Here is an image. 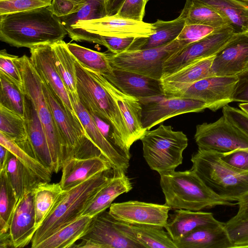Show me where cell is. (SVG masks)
I'll use <instances>...</instances> for the list:
<instances>
[{"instance_id":"obj_1","label":"cell","mask_w":248,"mask_h":248,"mask_svg":"<svg viewBox=\"0 0 248 248\" xmlns=\"http://www.w3.org/2000/svg\"><path fill=\"white\" fill-rule=\"evenodd\" d=\"M67 34L60 18L47 7L0 16V40L12 46L31 48L63 40Z\"/></svg>"},{"instance_id":"obj_2","label":"cell","mask_w":248,"mask_h":248,"mask_svg":"<svg viewBox=\"0 0 248 248\" xmlns=\"http://www.w3.org/2000/svg\"><path fill=\"white\" fill-rule=\"evenodd\" d=\"M116 173L112 169L100 172L69 190H64L49 215L36 231L31 248L80 217L89 202Z\"/></svg>"},{"instance_id":"obj_3","label":"cell","mask_w":248,"mask_h":248,"mask_svg":"<svg viewBox=\"0 0 248 248\" xmlns=\"http://www.w3.org/2000/svg\"><path fill=\"white\" fill-rule=\"evenodd\" d=\"M160 175L165 203L171 209L198 211L218 205L236 204L212 191L192 169L174 170Z\"/></svg>"},{"instance_id":"obj_4","label":"cell","mask_w":248,"mask_h":248,"mask_svg":"<svg viewBox=\"0 0 248 248\" xmlns=\"http://www.w3.org/2000/svg\"><path fill=\"white\" fill-rule=\"evenodd\" d=\"M193 170L205 185L220 197L238 202L248 192V172L232 168L220 158V153L198 148L191 158Z\"/></svg>"},{"instance_id":"obj_5","label":"cell","mask_w":248,"mask_h":248,"mask_svg":"<svg viewBox=\"0 0 248 248\" xmlns=\"http://www.w3.org/2000/svg\"><path fill=\"white\" fill-rule=\"evenodd\" d=\"M75 67L77 91L80 102L91 115H96L108 123L125 149L130 152L127 128L116 102L89 69L77 61Z\"/></svg>"},{"instance_id":"obj_6","label":"cell","mask_w":248,"mask_h":248,"mask_svg":"<svg viewBox=\"0 0 248 248\" xmlns=\"http://www.w3.org/2000/svg\"><path fill=\"white\" fill-rule=\"evenodd\" d=\"M22 79L24 93L32 101L45 132L53 165V172L62 169L64 149L49 105L43 92L42 80L30 57L24 55L17 60Z\"/></svg>"},{"instance_id":"obj_7","label":"cell","mask_w":248,"mask_h":248,"mask_svg":"<svg viewBox=\"0 0 248 248\" xmlns=\"http://www.w3.org/2000/svg\"><path fill=\"white\" fill-rule=\"evenodd\" d=\"M140 140L143 155L151 170L160 175L174 171L183 162V153L188 145L186 135L174 131L170 125L161 124L146 130Z\"/></svg>"},{"instance_id":"obj_8","label":"cell","mask_w":248,"mask_h":248,"mask_svg":"<svg viewBox=\"0 0 248 248\" xmlns=\"http://www.w3.org/2000/svg\"><path fill=\"white\" fill-rule=\"evenodd\" d=\"M238 81L237 76H213L190 84H162L165 96L199 100L216 111L233 102Z\"/></svg>"},{"instance_id":"obj_9","label":"cell","mask_w":248,"mask_h":248,"mask_svg":"<svg viewBox=\"0 0 248 248\" xmlns=\"http://www.w3.org/2000/svg\"><path fill=\"white\" fill-rule=\"evenodd\" d=\"M189 44L186 40L176 39L157 47L127 51L119 54L108 53V59L113 68L161 79L164 62Z\"/></svg>"},{"instance_id":"obj_10","label":"cell","mask_w":248,"mask_h":248,"mask_svg":"<svg viewBox=\"0 0 248 248\" xmlns=\"http://www.w3.org/2000/svg\"><path fill=\"white\" fill-rule=\"evenodd\" d=\"M69 36L81 33L119 38L148 37L155 32L152 23L122 17L116 14L80 20L66 30Z\"/></svg>"},{"instance_id":"obj_11","label":"cell","mask_w":248,"mask_h":248,"mask_svg":"<svg viewBox=\"0 0 248 248\" xmlns=\"http://www.w3.org/2000/svg\"><path fill=\"white\" fill-rule=\"evenodd\" d=\"M235 33L230 26H227L216 29L206 36L188 45L164 62L161 79L193 62L215 56Z\"/></svg>"},{"instance_id":"obj_12","label":"cell","mask_w":248,"mask_h":248,"mask_svg":"<svg viewBox=\"0 0 248 248\" xmlns=\"http://www.w3.org/2000/svg\"><path fill=\"white\" fill-rule=\"evenodd\" d=\"M194 139L198 148L221 153L248 148V136L223 115L213 123L198 124Z\"/></svg>"},{"instance_id":"obj_13","label":"cell","mask_w":248,"mask_h":248,"mask_svg":"<svg viewBox=\"0 0 248 248\" xmlns=\"http://www.w3.org/2000/svg\"><path fill=\"white\" fill-rule=\"evenodd\" d=\"M141 122L146 130L174 116L190 112L203 111L206 105L200 101L161 96L140 99Z\"/></svg>"},{"instance_id":"obj_14","label":"cell","mask_w":248,"mask_h":248,"mask_svg":"<svg viewBox=\"0 0 248 248\" xmlns=\"http://www.w3.org/2000/svg\"><path fill=\"white\" fill-rule=\"evenodd\" d=\"M116 219L106 210L92 217L79 240L72 248H139L141 247L125 236L115 225Z\"/></svg>"},{"instance_id":"obj_15","label":"cell","mask_w":248,"mask_h":248,"mask_svg":"<svg viewBox=\"0 0 248 248\" xmlns=\"http://www.w3.org/2000/svg\"><path fill=\"white\" fill-rule=\"evenodd\" d=\"M76 113L80 120L86 136L100 150L116 173H126L131 156L110 142L102 133L93 116L80 102L78 94L68 92Z\"/></svg>"},{"instance_id":"obj_16","label":"cell","mask_w":248,"mask_h":248,"mask_svg":"<svg viewBox=\"0 0 248 248\" xmlns=\"http://www.w3.org/2000/svg\"><path fill=\"white\" fill-rule=\"evenodd\" d=\"M170 208L137 201L112 203L109 213L116 220L133 225H145L165 228Z\"/></svg>"},{"instance_id":"obj_17","label":"cell","mask_w":248,"mask_h":248,"mask_svg":"<svg viewBox=\"0 0 248 248\" xmlns=\"http://www.w3.org/2000/svg\"><path fill=\"white\" fill-rule=\"evenodd\" d=\"M90 70L119 106L125 121L128 134L129 145L131 147L134 142L140 139L146 131L142 124V105L140 99L123 93L103 76Z\"/></svg>"},{"instance_id":"obj_18","label":"cell","mask_w":248,"mask_h":248,"mask_svg":"<svg viewBox=\"0 0 248 248\" xmlns=\"http://www.w3.org/2000/svg\"><path fill=\"white\" fill-rule=\"evenodd\" d=\"M248 63V32L236 33L215 56L211 66L214 76H237Z\"/></svg>"},{"instance_id":"obj_19","label":"cell","mask_w":248,"mask_h":248,"mask_svg":"<svg viewBox=\"0 0 248 248\" xmlns=\"http://www.w3.org/2000/svg\"><path fill=\"white\" fill-rule=\"evenodd\" d=\"M52 43L41 44L30 48V60L41 79L53 90L69 110L76 114L56 69Z\"/></svg>"},{"instance_id":"obj_20","label":"cell","mask_w":248,"mask_h":248,"mask_svg":"<svg viewBox=\"0 0 248 248\" xmlns=\"http://www.w3.org/2000/svg\"><path fill=\"white\" fill-rule=\"evenodd\" d=\"M104 77L123 93L139 99L165 95L161 79L116 68Z\"/></svg>"},{"instance_id":"obj_21","label":"cell","mask_w":248,"mask_h":248,"mask_svg":"<svg viewBox=\"0 0 248 248\" xmlns=\"http://www.w3.org/2000/svg\"><path fill=\"white\" fill-rule=\"evenodd\" d=\"M37 230L31 191L19 198L13 212L9 230L13 248L28 245Z\"/></svg>"},{"instance_id":"obj_22","label":"cell","mask_w":248,"mask_h":248,"mask_svg":"<svg viewBox=\"0 0 248 248\" xmlns=\"http://www.w3.org/2000/svg\"><path fill=\"white\" fill-rule=\"evenodd\" d=\"M111 169L109 162L102 156L71 158L63 162L62 175L59 183L63 190H67Z\"/></svg>"},{"instance_id":"obj_23","label":"cell","mask_w":248,"mask_h":248,"mask_svg":"<svg viewBox=\"0 0 248 248\" xmlns=\"http://www.w3.org/2000/svg\"><path fill=\"white\" fill-rule=\"evenodd\" d=\"M224 224L217 220L211 212L176 209L172 214H169L164 228L174 242L198 228Z\"/></svg>"},{"instance_id":"obj_24","label":"cell","mask_w":248,"mask_h":248,"mask_svg":"<svg viewBox=\"0 0 248 248\" xmlns=\"http://www.w3.org/2000/svg\"><path fill=\"white\" fill-rule=\"evenodd\" d=\"M25 95L24 119L34 155L53 172V162L42 124L32 101Z\"/></svg>"},{"instance_id":"obj_25","label":"cell","mask_w":248,"mask_h":248,"mask_svg":"<svg viewBox=\"0 0 248 248\" xmlns=\"http://www.w3.org/2000/svg\"><path fill=\"white\" fill-rule=\"evenodd\" d=\"M115 225L127 238L141 248H177L163 227L133 225L116 220Z\"/></svg>"},{"instance_id":"obj_26","label":"cell","mask_w":248,"mask_h":248,"mask_svg":"<svg viewBox=\"0 0 248 248\" xmlns=\"http://www.w3.org/2000/svg\"><path fill=\"white\" fill-rule=\"evenodd\" d=\"M174 243L177 248H233L224 224L198 228Z\"/></svg>"},{"instance_id":"obj_27","label":"cell","mask_w":248,"mask_h":248,"mask_svg":"<svg viewBox=\"0 0 248 248\" xmlns=\"http://www.w3.org/2000/svg\"><path fill=\"white\" fill-rule=\"evenodd\" d=\"M132 189V183L125 173H115L89 202L81 216L93 217L109 207L119 195Z\"/></svg>"},{"instance_id":"obj_28","label":"cell","mask_w":248,"mask_h":248,"mask_svg":"<svg viewBox=\"0 0 248 248\" xmlns=\"http://www.w3.org/2000/svg\"><path fill=\"white\" fill-rule=\"evenodd\" d=\"M219 14L235 33L246 32L248 29V10L239 0H198Z\"/></svg>"},{"instance_id":"obj_29","label":"cell","mask_w":248,"mask_h":248,"mask_svg":"<svg viewBox=\"0 0 248 248\" xmlns=\"http://www.w3.org/2000/svg\"><path fill=\"white\" fill-rule=\"evenodd\" d=\"M92 217L81 216L41 242L36 248H69L79 240L88 229Z\"/></svg>"},{"instance_id":"obj_30","label":"cell","mask_w":248,"mask_h":248,"mask_svg":"<svg viewBox=\"0 0 248 248\" xmlns=\"http://www.w3.org/2000/svg\"><path fill=\"white\" fill-rule=\"evenodd\" d=\"M152 24L155 28V33L148 37L139 38L137 50L157 47L172 42L177 38L186 25V21L180 15L170 21L157 19Z\"/></svg>"},{"instance_id":"obj_31","label":"cell","mask_w":248,"mask_h":248,"mask_svg":"<svg viewBox=\"0 0 248 248\" xmlns=\"http://www.w3.org/2000/svg\"><path fill=\"white\" fill-rule=\"evenodd\" d=\"M64 190L59 183L41 182L32 191L38 229L49 215Z\"/></svg>"},{"instance_id":"obj_32","label":"cell","mask_w":248,"mask_h":248,"mask_svg":"<svg viewBox=\"0 0 248 248\" xmlns=\"http://www.w3.org/2000/svg\"><path fill=\"white\" fill-rule=\"evenodd\" d=\"M0 132L13 139L21 148L34 156L24 117L0 105Z\"/></svg>"},{"instance_id":"obj_33","label":"cell","mask_w":248,"mask_h":248,"mask_svg":"<svg viewBox=\"0 0 248 248\" xmlns=\"http://www.w3.org/2000/svg\"><path fill=\"white\" fill-rule=\"evenodd\" d=\"M180 15L185 19L186 25H202L216 29L230 26L214 10L198 0H186Z\"/></svg>"},{"instance_id":"obj_34","label":"cell","mask_w":248,"mask_h":248,"mask_svg":"<svg viewBox=\"0 0 248 248\" xmlns=\"http://www.w3.org/2000/svg\"><path fill=\"white\" fill-rule=\"evenodd\" d=\"M52 46L56 69L67 92L77 94L76 58L63 40L53 42Z\"/></svg>"},{"instance_id":"obj_35","label":"cell","mask_w":248,"mask_h":248,"mask_svg":"<svg viewBox=\"0 0 248 248\" xmlns=\"http://www.w3.org/2000/svg\"><path fill=\"white\" fill-rule=\"evenodd\" d=\"M13 187L18 198L31 192L43 181L12 153L6 167Z\"/></svg>"},{"instance_id":"obj_36","label":"cell","mask_w":248,"mask_h":248,"mask_svg":"<svg viewBox=\"0 0 248 248\" xmlns=\"http://www.w3.org/2000/svg\"><path fill=\"white\" fill-rule=\"evenodd\" d=\"M215 56L193 62L161 80L166 84H186L213 76L211 66Z\"/></svg>"},{"instance_id":"obj_37","label":"cell","mask_w":248,"mask_h":248,"mask_svg":"<svg viewBox=\"0 0 248 248\" xmlns=\"http://www.w3.org/2000/svg\"><path fill=\"white\" fill-rule=\"evenodd\" d=\"M67 47L76 60L83 67L104 77L112 73L108 53L96 51L76 43H67Z\"/></svg>"},{"instance_id":"obj_38","label":"cell","mask_w":248,"mask_h":248,"mask_svg":"<svg viewBox=\"0 0 248 248\" xmlns=\"http://www.w3.org/2000/svg\"><path fill=\"white\" fill-rule=\"evenodd\" d=\"M0 234H2L9 232L12 216L19 199L13 187L6 167L0 170Z\"/></svg>"},{"instance_id":"obj_39","label":"cell","mask_w":248,"mask_h":248,"mask_svg":"<svg viewBox=\"0 0 248 248\" xmlns=\"http://www.w3.org/2000/svg\"><path fill=\"white\" fill-rule=\"evenodd\" d=\"M0 145L7 148L26 167L44 182H49L52 172L38 159L21 148L13 139L0 132Z\"/></svg>"},{"instance_id":"obj_40","label":"cell","mask_w":248,"mask_h":248,"mask_svg":"<svg viewBox=\"0 0 248 248\" xmlns=\"http://www.w3.org/2000/svg\"><path fill=\"white\" fill-rule=\"evenodd\" d=\"M73 40L95 43L107 47L114 54H119L127 51L136 50L138 38H119L102 36L89 33H81L69 36Z\"/></svg>"},{"instance_id":"obj_41","label":"cell","mask_w":248,"mask_h":248,"mask_svg":"<svg viewBox=\"0 0 248 248\" xmlns=\"http://www.w3.org/2000/svg\"><path fill=\"white\" fill-rule=\"evenodd\" d=\"M0 105L24 117L25 95L14 81L0 71Z\"/></svg>"},{"instance_id":"obj_42","label":"cell","mask_w":248,"mask_h":248,"mask_svg":"<svg viewBox=\"0 0 248 248\" xmlns=\"http://www.w3.org/2000/svg\"><path fill=\"white\" fill-rule=\"evenodd\" d=\"M108 0H90L77 12L60 17L67 30L80 20L97 19L107 15Z\"/></svg>"},{"instance_id":"obj_43","label":"cell","mask_w":248,"mask_h":248,"mask_svg":"<svg viewBox=\"0 0 248 248\" xmlns=\"http://www.w3.org/2000/svg\"><path fill=\"white\" fill-rule=\"evenodd\" d=\"M233 248H248V219H229L224 223Z\"/></svg>"},{"instance_id":"obj_44","label":"cell","mask_w":248,"mask_h":248,"mask_svg":"<svg viewBox=\"0 0 248 248\" xmlns=\"http://www.w3.org/2000/svg\"><path fill=\"white\" fill-rule=\"evenodd\" d=\"M52 0H0V16L47 7Z\"/></svg>"},{"instance_id":"obj_45","label":"cell","mask_w":248,"mask_h":248,"mask_svg":"<svg viewBox=\"0 0 248 248\" xmlns=\"http://www.w3.org/2000/svg\"><path fill=\"white\" fill-rule=\"evenodd\" d=\"M19 57L8 53L5 49L0 51V71L3 73L21 89L23 88V79L17 64Z\"/></svg>"},{"instance_id":"obj_46","label":"cell","mask_w":248,"mask_h":248,"mask_svg":"<svg viewBox=\"0 0 248 248\" xmlns=\"http://www.w3.org/2000/svg\"><path fill=\"white\" fill-rule=\"evenodd\" d=\"M146 3L145 0H125L116 14L125 18L142 21Z\"/></svg>"},{"instance_id":"obj_47","label":"cell","mask_w":248,"mask_h":248,"mask_svg":"<svg viewBox=\"0 0 248 248\" xmlns=\"http://www.w3.org/2000/svg\"><path fill=\"white\" fill-rule=\"evenodd\" d=\"M220 155L222 160L232 168L241 171L248 172V148L220 153Z\"/></svg>"},{"instance_id":"obj_48","label":"cell","mask_w":248,"mask_h":248,"mask_svg":"<svg viewBox=\"0 0 248 248\" xmlns=\"http://www.w3.org/2000/svg\"><path fill=\"white\" fill-rule=\"evenodd\" d=\"M215 30L213 27L202 25H185L177 39L186 40L191 44L206 36Z\"/></svg>"},{"instance_id":"obj_49","label":"cell","mask_w":248,"mask_h":248,"mask_svg":"<svg viewBox=\"0 0 248 248\" xmlns=\"http://www.w3.org/2000/svg\"><path fill=\"white\" fill-rule=\"evenodd\" d=\"M223 115L232 125L248 136V115L241 109L228 105L222 109Z\"/></svg>"},{"instance_id":"obj_50","label":"cell","mask_w":248,"mask_h":248,"mask_svg":"<svg viewBox=\"0 0 248 248\" xmlns=\"http://www.w3.org/2000/svg\"><path fill=\"white\" fill-rule=\"evenodd\" d=\"M86 3L73 0H52L51 4L47 7L55 16L61 17L77 12Z\"/></svg>"},{"instance_id":"obj_51","label":"cell","mask_w":248,"mask_h":248,"mask_svg":"<svg viewBox=\"0 0 248 248\" xmlns=\"http://www.w3.org/2000/svg\"><path fill=\"white\" fill-rule=\"evenodd\" d=\"M238 81L233 94V102H248V70L237 75Z\"/></svg>"},{"instance_id":"obj_52","label":"cell","mask_w":248,"mask_h":248,"mask_svg":"<svg viewBox=\"0 0 248 248\" xmlns=\"http://www.w3.org/2000/svg\"><path fill=\"white\" fill-rule=\"evenodd\" d=\"M236 204L239 207L237 213L230 219L236 221L248 219V192L244 195Z\"/></svg>"},{"instance_id":"obj_53","label":"cell","mask_w":248,"mask_h":248,"mask_svg":"<svg viewBox=\"0 0 248 248\" xmlns=\"http://www.w3.org/2000/svg\"><path fill=\"white\" fill-rule=\"evenodd\" d=\"M125 0H108L107 4V15L111 16L117 13Z\"/></svg>"},{"instance_id":"obj_54","label":"cell","mask_w":248,"mask_h":248,"mask_svg":"<svg viewBox=\"0 0 248 248\" xmlns=\"http://www.w3.org/2000/svg\"><path fill=\"white\" fill-rule=\"evenodd\" d=\"M11 154L7 148L0 145V170L6 167Z\"/></svg>"},{"instance_id":"obj_55","label":"cell","mask_w":248,"mask_h":248,"mask_svg":"<svg viewBox=\"0 0 248 248\" xmlns=\"http://www.w3.org/2000/svg\"><path fill=\"white\" fill-rule=\"evenodd\" d=\"M240 108L248 115V102H244L239 104Z\"/></svg>"},{"instance_id":"obj_56","label":"cell","mask_w":248,"mask_h":248,"mask_svg":"<svg viewBox=\"0 0 248 248\" xmlns=\"http://www.w3.org/2000/svg\"><path fill=\"white\" fill-rule=\"evenodd\" d=\"M74 1H77L81 3H86L90 0H73Z\"/></svg>"},{"instance_id":"obj_57","label":"cell","mask_w":248,"mask_h":248,"mask_svg":"<svg viewBox=\"0 0 248 248\" xmlns=\"http://www.w3.org/2000/svg\"><path fill=\"white\" fill-rule=\"evenodd\" d=\"M240 1H241L244 3V4L246 6L247 9L248 10V1H242V0H240Z\"/></svg>"},{"instance_id":"obj_58","label":"cell","mask_w":248,"mask_h":248,"mask_svg":"<svg viewBox=\"0 0 248 248\" xmlns=\"http://www.w3.org/2000/svg\"><path fill=\"white\" fill-rule=\"evenodd\" d=\"M248 70V63L247 64V66H246L245 69L244 71Z\"/></svg>"},{"instance_id":"obj_59","label":"cell","mask_w":248,"mask_h":248,"mask_svg":"<svg viewBox=\"0 0 248 248\" xmlns=\"http://www.w3.org/2000/svg\"><path fill=\"white\" fill-rule=\"evenodd\" d=\"M146 2L147 3L148 1H149L150 0H145Z\"/></svg>"},{"instance_id":"obj_60","label":"cell","mask_w":248,"mask_h":248,"mask_svg":"<svg viewBox=\"0 0 248 248\" xmlns=\"http://www.w3.org/2000/svg\"><path fill=\"white\" fill-rule=\"evenodd\" d=\"M242 0V1H248V0Z\"/></svg>"},{"instance_id":"obj_61","label":"cell","mask_w":248,"mask_h":248,"mask_svg":"<svg viewBox=\"0 0 248 248\" xmlns=\"http://www.w3.org/2000/svg\"><path fill=\"white\" fill-rule=\"evenodd\" d=\"M247 32H248V30H247Z\"/></svg>"}]
</instances>
